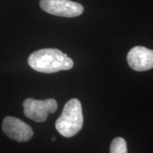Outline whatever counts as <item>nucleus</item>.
I'll return each instance as SVG.
<instances>
[{
    "label": "nucleus",
    "mask_w": 153,
    "mask_h": 153,
    "mask_svg": "<svg viewBox=\"0 0 153 153\" xmlns=\"http://www.w3.org/2000/svg\"><path fill=\"white\" fill-rule=\"evenodd\" d=\"M28 64L36 71L54 73L71 69L73 60L60 49H42L29 55Z\"/></svg>",
    "instance_id": "obj_1"
},
{
    "label": "nucleus",
    "mask_w": 153,
    "mask_h": 153,
    "mask_svg": "<svg viewBox=\"0 0 153 153\" xmlns=\"http://www.w3.org/2000/svg\"><path fill=\"white\" fill-rule=\"evenodd\" d=\"M83 125L82 104L79 100L71 99L65 105L61 115L55 122V128L66 138L76 135Z\"/></svg>",
    "instance_id": "obj_2"
},
{
    "label": "nucleus",
    "mask_w": 153,
    "mask_h": 153,
    "mask_svg": "<svg viewBox=\"0 0 153 153\" xmlns=\"http://www.w3.org/2000/svg\"><path fill=\"white\" fill-rule=\"evenodd\" d=\"M52 140H53V141H55V137H53V138H52Z\"/></svg>",
    "instance_id": "obj_8"
},
{
    "label": "nucleus",
    "mask_w": 153,
    "mask_h": 153,
    "mask_svg": "<svg viewBox=\"0 0 153 153\" xmlns=\"http://www.w3.org/2000/svg\"><path fill=\"white\" fill-rule=\"evenodd\" d=\"M110 153H128L127 143L122 137H117L110 146Z\"/></svg>",
    "instance_id": "obj_7"
},
{
    "label": "nucleus",
    "mask_w": 153,
    "mask_h": 153,
    "mask_svg": "<svg viewBox=\"0 0 153 153\" xmlns=\"http://www.w3.org/2000/svg\"><path fill=\"white\" fill-rule=\"evenodd\" d=\"M2 129L9 138L17 142H27L33 136L31 126L15 117H6L3 120Z\"/></svg>",
    "instance_id": "obj_5"
},
{
    "label": "nucleus",
    "mask_w": 153,
    "mask_h": 153,
    "mask_svg": "<svg viewBox=\"0 0 153 153\" xmlns=\"http://www.w3.org/2000/svg\"><path fill=\"white\" fill-rule=\"evenodd\" d=\"M39 4L50 15L67 18L79 16L84 10L82 4L71 0H40Z\"/></svg>",
    "instance_id": "obj_4"
},
{
    "label": "nucleus",
    "mask_w": 153,
    "mask_h": 153,
    "mask_svg": "<svg viewBox=\"0 0 153 153\" xmlns=\"http://www.w3.org/2000/svg\"><path fill=\"white\" fill-rule=\"evenodd\" d=\"M128 66L136 71H145L153 68V49L143 46L132 48L127 55Z\"/></svg>",
    "instance_id": "obj_6"
},
{
    "label": "nucleus",
    "mask_w": 153,
    "mask_h": 153,
    "mask_svg": "<svg viewBox=\"0 0 153 153\" xmlns=\"http://www.w3.org/2000/svg\"><path fill=\"white\" fill-rule=\"evenodd\" d=\"M58 104L55 99L38 100L35 99H26L23 102L24 114L32 120L43 123L45 122L48 115L54 113L57 110Z\"/></svg>",
    "instance_id": "obj_3"
}]
</instances>
